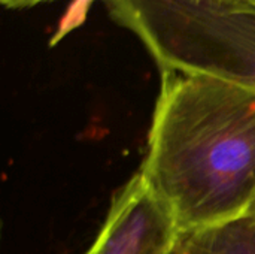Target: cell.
<instances>
[{"instance_id": "obj_5", "label": "cell", "mask_w": 255, "mask_h": 254, "mask_svg": "<svg viewBox=\"0 0 255 254\" xmlns=\"http://www.w3.org/2000/svg\"><path fill=\"white\" fill-rule=\"evenodd\" d=\"M248 214H253V216H255V202H254V205H253V208H251V211H250Z\"/></svg>"}, {"instance_id": "obj_6", "label": "cell", "mask_w": 255, "mask_h": 254, "mask_svg": "<svg viewBox=\"0 0 255 254\" xmlns=\"http://www.w3.org/2000/svg\"><path fill=\"white\" fill-rule=\"evenodd\" d=\"M85 254H87V253H85Z\"/></svg>"}, {"instance_id": "obj_4", "label": "cell", "mask_w": 255, "mask_h": 254, "mask_svg": "<svg viewBox=\"0 0 255 254\" xmlns=\"http://www.w3.org/2000/svg\"><path fill=\"white\" fill-rule=\"evenodd\" d=\"M88 1L90 0H76V3H75V6H73V9L70 10V15L66 18V21H64V25L61 27V31H66L69 27H72L78 19H79V16L84 13V9L87 7V4H88Z\"/></svg>"}, {"instance_id": "obj_2", "label": "cell", "mask_w": 255, "mask_h": 254, "mask_svg": "<svg viewBox=\"0 0 255 254\" xmlns=\"http://www.w3.org/2000/svg\"><path fill=\"white\" fill-rule=\"evenodd\" d=\"M179 229L137 172L112 199L87 254H170Z\"/></svg>"}, {"instance_id": "obj_3", "label": "cell", "mask_w": 255, "mask_h": 254, "mask_svg": "<svg viewBox=\"0 0 255 254\" xmlns=\"http://www.w3.org/2000/svg\"><path fill=\"white\" fill-rule=\"evenodd\" d=\"M170 254H255V216L205 231L179 234Z\"/></svg>"}, {"instance_id": "obj_1", "label": "cell", "mask_w": 255, "mask_h": 254, "mask_svg": "<svg viewBox=\"0 0 255 254\" xmlns=\"http://www.w3.org/2000/svg\"><path fill=\"white\" fill-rule=\"evenodd\" d=\"M140 177L179 234L247 216L255 202V91L166 72Z\"/></svg>"}]
</instances>
